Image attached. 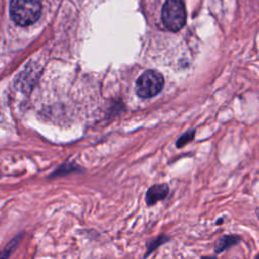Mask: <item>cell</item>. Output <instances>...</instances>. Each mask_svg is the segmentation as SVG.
Returning <instances> with one entry per match:
<instances>
[{
    "instance_id": "1",
    "label": "cell",
    "mask_w": 259,
    "mask_h": 259,
    "mask_svg": "<svg viewBox=\"0 0 259 259\" xmlns=\"http://www.w3.org/2000/svg\"><path fill=\"white\" fill-rule=\"evenodd\" d=\"M41 4L39 0H11L9 13L11 19L19 26L34 23L40 16Z\"/></svg>"
},
{
    "instance_id": "2",
    "label": "cell",
    "mask_w": 259,
    "mask_h": 259,
    "mask_svg": "<svg viewBox=\"0 0 259 259\" xmlns=\"http://www.w3.org/2000/svg\"><path fill=\"white\" fill-rule=\"evenodd\" d=\"M161 18L166 28L177 31L186 21V11L182 0H166L162 8Z\"/></svg>"
},
{
    "instance_id": "3",
    "label": "cell",
    "mask_w": 259,
    "mask_h": 259,
    "mask_svg": "<svg viewBox=\"0 0 259 259\" xmlns=\"http://www.w3.org/2000/svg\"><path fill=\"white\" fill-rule=\"evenodd\" d=\"M163 84V76L158 71L148 70L137 80L136 92L142 98H150L161 91Z\"/></svg>"
},
{
    "instance_id": "4",
    "label": "cell",
    "mask_w": 259,
    "mask_h": 259,
    "mask_svg": "<svg viewBox=\"0 0 259 259\" xmlns=\"http://www.w3.org/2000/svg\"><path fill=\"white\" fill-rule=\"evenodd\" d=\"M169 194V186L167 183H157L148 188L145 195V201L148 206L156 204L160 200H164Z\"/></svg>"
},
{
    "instance_id": "5",
    "label": "cell",
    "mask_w": 259,
    "mask_h": 259,
    "mask_svg": "<svg viewBox=\"0 0 259 259\" xmlns=\"http://www.w3.org/2000/svg\"><path fill=\"white\" fill-rule=\"evenodd\" d=\"M241 242V237L238 235H223L221 238L218 239V241L214 244L213 250L215 254L223 253L224 251L238 245Z\"/></svg>"
},
{
    "instance_id": "6",
    "label": "cell",
    "mask_w": 259,
    "mask_h": 259,
    "mask_svg": "<svg viewBox=\"0 0 259 259\" xmlns=\"http://www.w3.org/2000/svg\"><path fill=\"white\" fill-rule=\"evenodd\" d=\"M25 232H20L17 235H15L4 247L1 253V259H9L10 256L13 254V252L16 250V248L20 245L22 239L24 238Z\"/></svg>"
},
{
    "instance_id": "7",
    "label": "cell",
    "mask_w": 259,
    "mask_h": 259,
    "mask_svg": "<svg viewBox=\"0 0 259 259\" xmlns=\"http://www.w3.org/2000/svg\"><path fill=\"white\" fill-rule=\"evenodd\" d=\"M169 241H170V237L165 235V234H161L158 237H156L155 239H152L151 241H148L146 243V253L144 255V259L148 258L155 250H157L162 245L168 243Z\"/></svg>"
},
{
    "instance_id": "8",
    "label": "cell",
    "mask_w": 259,
    "mask_h": 259,
    "mask_svg": "<svg viewBox=\"0 0 259 259\" xmlns=\"http://www.w3.org/2000/svg\"><path fill=\"white\" fill-rule=\"evenodd\" d=\"M79 168L75 165V164H64L63 166H61L59 169H57L50 177H60V176H64L67 175L69 173L75 172V171H79Z\"/></svg>"
},
{
    "instance_id": "9",
    "label": "cell",
    "mask_w": 259,
    "mask_h": 259,
    "mask_svg": "<svg viewBox=\"0 0 259 259\" xmlns=\"http://www.w3.org/2000/svg\"><path fill=\"white\" fill-rule=\"evenodd\" d=\"M193 138V134L191 133H186V134H184L178 141H177V143H176V146L177 147H182V146H184L186 143H188L191 139Z\"/></svg>"
},
{
    "instance_id": "10",
    "label": "cell",
    "mask_w": 259,
    "mask_h": 259,
    "mask_svg": "<svg viewBox=\"0 0 259 259\" xmlns=\"http://www.w3.org/2000/svg\"><path fill=\"white\" fill-rule=\"evenodd\" d=\"M200 259H217L215 256H202Z\"/></svg>"
},
{
    "instance_id": "11",
    "label": "cell",
    "mask_w": 259,
    "mask_h": 259,
    "mask_svg": "<svg viewBox=\"0 0 259 259\" xmlns=\"http://www.w3.org/2000/svg\"><path fill=\"white\" fill-rule=\"evenodd\" d=\"M255 212H256V215H257V218H258V220H259V208H256Z\"/></svg>"
}]
</instances>
